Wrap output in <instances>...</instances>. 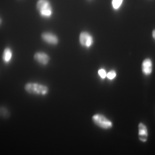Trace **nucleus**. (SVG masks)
<instances>
[{
	"label": "nucleus",
	"mask_w": 155,
	"mask_h": 155,
	"mask_svg": "<svg viewBox=\"0 0 155 155\" xmlns=\"http://www.w3.org/2000/svg\"><path fill=\"white\" fill-rule=\"evenodd\" d=\"M24 89L29 94L35 95H47L48 94V87L44 84L36 82H28L24 86Z\"/></svg>",
	"instance_id": "1"
},
{
	"label": "nucleus",
	"mask_w": 155,
	"mask_h": 155,
	"mask_svg": "<svg viewBox=\"0 0 155 155\" xmlns=\"http://www.w3.org/2000/svg\"><path fill=\"white\" fill-rule=\"evenodd\" d=\"M36 7L40 15L43 18L48 19L52 16V7L48 0H38Z\"/></svg>",
	"instance_id": "2"
},
{
	"label": "nucleus",
	"mask_w": 155,
	"mask_h": 155,
	"mask_svg": "<svg viewBox=\"0 0 155 155\" xmlns=\"http://www.w3.org/2000/svg\"><path fill=\"white\" fill-rule=\"evenodd\" d=\"M92 120L94 124L103 129H110L113 127L112 122L102 114H95L92 116Z\"/></svg>",
	"instance_id": "3"
},
{
	"label": "nucleus",
	"mask_w": 155,
	"mask_h": 155,
	"mask_svg": "<svg viewBox=\"0 0 155 155\" xmlns=\"http://www.w3.org/2000/svg\"><path fill=\"white\" fill-rule=\"evenodd\" d=\"M79 40L80 44L87 48L91 47L94 43V39L92 36L86 31H83L81 33Z\"/></svg>",
	"instance_id": "4"
},
{
	"label": "nucleus",
	"mask_w": 155,
	"mask_h": 155,
	"mask_svg": "<svg viewBox=\"0 0 155 155\" xmlns=\"http://www.w3.org/2000/svg\"><path fill=\"white\" fill-rule=\"evenodd\" d=\"M34 58L36 62L43 66L47 65L50 60V57L47 54L41 52L35 53L34 56Z\"/></svg>",
	"instance_id": "5"
},
{
	"label": "nucleus",
	"mask_w": 155,
	"mask_h": 155,
	"mask_svg": "<svg viewBox=\"0 0 155 155\" xmlns=\"http://www.w3.org/2000/svg\"><path fill=\"white\" fill-rule=\"evenodd\" d=\"M41 38L44 41L48 44L56 45L58 43V37L50 32H44L41 35Z\"/></svg>",
	"instance_id": "6"
},
{
	"label": "nucleus",
	"mask_w": 155,
	"mask_h": 155,
	"mask_svg": "<svg viewBox=\"0 0 155 155\" xmlns=\"http://www.w3.org/2000/svg\"><path fill=\"white\" fill-rule=\"evenodd\" d=\"M153 64L151 60L149 58L145 59L142 64L143 73L146 75H149L152 72Z\"/></svg>",
	"instance_id": "7"
},
{
	"label": "nucleus",
	"mask_w": 155,
	"mask_h": 155,
	"mask_svg": "<svg viewBox=\"0 0 155 155\" xmlns=\"http://www.w3.org/2000/svg\"><path fill=\"white\" fill-rule=\"evenodd\" d=\"M138 136L140 140L145 142L147 140L148 131L146 126L142 123H140L138 125Z\"/></svg>",
	"instance_id": "8"
},
{
	"label": "nucleus",
	"mask_w": 155,
	"mask_h": 155,
	"mask_svg": "<svg viewBox=\"0 0 155 155\" xmlns=\"http://www.w3.org/2000/svg\"><path fill=\"white\" fill-rule=\"evenodd\" d=\"M13 58V51L10 48H6L3 52V61L5 64H9Z\"/></svg>",
	"instance_id": "9"
},
{
	"label": "nucleus",
	"mask_w": 155,
	"mask_h": 155,
	"mask_svg": "<svg viewBox=\"0 0 155 155\" xmlns=\"http://www.w3.org/2000/svg\"><path fill=\"white\" fill-rule=\"evenodd\" d=\"M124 1V0H112L111 5L112 8L115 11L119 10L122 7Z\"/></svg>",
	"instance_id": "10"
},
{
	"label": "nucleus",
	"mask_w": 155,
	"mask_h": 155,
	"mask_svg": "<svg viewBox=\"0 0 155 155\" xmlns=\"http://www.w3.org/2000/svg\"><path fill=\"white\" fill-rule=\"evenodd\" d=\"M116 76V73L114 70H111L107 74V77L110 80H113Z\"/></svg>",
	"instance_id": "11"
},
{
	"label": "nucleus",
	"mask_w": 155,
	"mask_h": 155,
	"mask_svg": "<svg viewBox=\"0 0 155 155\" xmlns=\"http://www.w3.org/2000/svg\"><path fill=\"white\" fill-rule=\"evenodd\" d=\"M98 75L100 76V77L102 78V79H104L107 77V72H106V71L104 69H100L98 71Z\"/></svg>",
	"instance_id": "12"
},
{
	"label": "nucleus",
	"mask_w": 155,
	"mask_h": 155,
	"mask_svg": "<svg viewBox=\"0 0 155 155\" xmlns=\"http://www.w3.org/2000/svg\"><path fill=\"white\" fill-rule=\"evenodd\" d=\"M152 36L153 38L155 40V29L152 32Z\"/></svg>",
	"instance_id": "13"
}]
</instances>
